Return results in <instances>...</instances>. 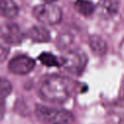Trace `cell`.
Wrapping results in <instances>:
<instances>
[{
    "label": "cell",
    "mask_w": 124,
    "mask_h": 124,
    "mask_svg": "<svg viewBox=\"0 0 124 124\" xmlns=\"http://www.w3.org/2000/svg\"><path fill=\"white\" fill-rule=\"evenodd\" d=\"M73 42V36L69 33H64L61 34L58 38H57V46L58 47L61 49L69 46Z\"/></svg>",
    "instance_id": "obj_14"
},
{
    "label": "cell",
    "mask_w": 124,
    "mask_h": 124,
    "mask_svg": "<svg viewBox=\"0 0 124 124\" xmlns=\"http://www.w3.org/2000/svg\"><path fill=\"white\" fill-rule=\"evenodd\" d=\"M13 86L11 82L8 79L0 77V99L4 100L5 98H7L11 94Z\"/></svg>",
    "instance_id": "obj_13"
},
{
    "label": "cell",
    "mask_w": 124,
    "mask_h": 124,
    "mask_svg": "<svg viewBox=\"0 0 124 124\" xmlns=\"http://www.w3.org/2000/svg\"><path fill=\"white\" fill-rule=\"evenodd\" d=\"M4 112H5V105H4V101L2 99H0V120H2L3 116H4Z\"/></svg>",
    "instance_id": "obj_16"
},
{
    "label": "cell",
    "mask_w": 124,
    "mask_h": 124,
    "mask_svg": "<svg viewBox=\"0 0 124 124\" xmlns=\"http://www.w3.org/2000/svg\"><path fill=\"white\" fill-rule=\"evenodd\" d=\"M33 15L36 19L46 25H53L61 21L62 11L61 9L51 3L38 5L33 9Z\"/></svg>",
    "instance_id": "obj_3"
},
{
    "label": "cell",
    "mask_w": 124,
    "mask_h": 124,
    "mask_svg": "<svg viewBox=\"0 0 124 124\" xmlns=\"http://www.w3.org/2000/svg\"><path fill=\"white\" fill-rule=\"evenodd\" d=\"M42 99L50 103H64L70 97V85L68 79L54 75L46 78L39 89Z\"/></svg>",
    "instance_id": "obj_1"
},
{
    "label": "cell",
    "mask_w": 124,
    "mask_h": 124,
    "mask_svg": "<svg viewBox=\"0 0 124 124\" xmlns=\"http://www.w3.org/2000/svg\"><path fill=\"white\" fill-rule=\"evenodd\" d=\"M91 50L97 55H104L108 51V45L106 41L99 35H91L88 40Z\"/></svg>",
    "instance_id": "obj_8"
},
{
    "label": "cell",
    "mask_w": 124,
    "mask_h": 124,
    "mask_svg": "<svg viewBox=\"0 0 124 124\" xmlns=\"http://www.w3.org/2000/svg\"><path fill=\"white\" fill-rule=\"evenodd\" d=\"M28 37L36 43H46L50 40L49 31L43 26H33L28 30Z\"/></svg>",
    "instance_id": "obj_7"
},
{
    "label": "cell",
    "mask_w": 124,
    "mask_h": 124,
    "mask_svg": "<svg viewBox=\"0 0 124 124\" xmlns=\"http://www.w3.org/2000/svg\"><path fill=\"white\" fill-rule=\"evenodd\" d=\"M123 121H124V118H123Z\"/></svg>",
    "instance_id": "obj_19"
},
{
    "label": "cell",
    "mask_w": 124,
    "mask_h": 124,
    "mask_svg": "<svg viewBox=\"0 0 124 124\" xmlns=\"http://www.w3.org/2000/svg\"><path fill=\"white\" fill-rule=\"evenodd\" d=\"M10 51V46L9 44L4 40V38L0 35V62H3Z\"/></svg>",
    "instance_id": "obj_15"
},
{
    "label": "cell",
    "mask_w": 124,
    "mask_h": 124,
    "mask_svg": "<svg viewBox=\"0 0 124 124\" xmlns=\"http://www.w3.org/2000/svg\"><path fill=\"white\" fill-rule=\"evenodd\" d=\"M39 120L50 124H70L74 121V115L67 109L51 108L44 105H37L35 108Z\"/></svg>",
    "instance_id": "obj_2"
},
{
    "label": "cell",
    "mask_w": 124,
    "mask_h": 124,
    "mask_svg": "<svg viewBox=\"0 0 124 124\" xmlns=\"http://www.w3.org/2000/svg\"><path fill=\"white\" fill-rule=\"evenodd\" d=\"M120 96H121V98L124 100V81L122 82V85H121V89H120Z\"/></svg>",
    "instance_id": "obj_17"
},
{
    "label": "cell",
    "mask_w": 124,
    "mask_h": 124,
    "mask_svg": "<svg viewBox=\"0 0 124 124\" xmlns=\"http://www.w3.org/2000/svg\"><path fill=\"white\" fill-rule=\"evenodd\" d=\"M76 10L84 16H91L95 11L94 4L89 0H77L75 2Z\"/></svg>",
    "instance_id": "obj_11"
},
{
    "label": "cell",
    "mask_w": 124,
    "mask_h": 124,
    "mask_svg": "<svg viewBox=\"0 0 124 124\" xmlns=\"http://www.w3.org/2000/svg\"><path fill=\"white\" fill-rule=\"evenodd\" d=\"M61 60L62 66L75 75H79L82 73L87 62L86 55L79 49H73L68 51Z\"/></svg>",
    "instance_id": "obj_4"
},
{
    "label": "cell",
    "mask_w": 124,
    "mask_h": 124,
    "mask_svg": "<svg viewBox=\"0 0 124 124\" xmlns=\"http://www.w3.org/2000/svg\"><path fill=\"white\" fill-rule=\"evenodd\" d=\"M18 14V7L14 0H0V15L7 18H14Z\"/></svg>",
    "instance_id": "obj_9"
},
{
    "label": "cell",
    "mask_w": 124,
    "mask_h": 124,
    "mask_svg": "<svg viewBox=\"0 0 124 124\" xmlns=\"http://www.w3.org/2000/svg\"><path fill=\"white\" fill-rule=\"evenodd\" d=\"M119 7V0H100V10L104 16H113Z\"/></svg>",
    "instance_id": "obj_10"
},
{
    "label": "cell",
    "mask_w": 124,
    "mask_h": 124,
    "mask_svg": "<svg viewBox=\"0 0 124 124\" xmlns=\"http://www.w3.org/2000/svg\"><path fill=\"white\" fill-rule=\"evenodd\" d=\"M35 67V61L27 55H17L9 61L8 69L16 75H26Z\"/></svg>",
    "instance_id": "obj_5"
},
{
    "label": "cell",
    "mask_w": 124,
    "mask_h": 124,
    "mask_svg": "<svg viewBox=\"0 0 124 124\" xmlns=\"http://www.w3.org/2000/svg\"><path fill=\"white\" fill-rule=\"evenodd\" d=\"M1 36L8 44H20L24 38L23 32L16 23H5L1 27Z\"/></svg>",
    "instance_id": "obj_6"
},
{
    "label": "cell",
    "mask_w": 124,
    "mask_h": 124,
    "mask_svg": "<svg viewBox=\"0 0 124 124\" xmlns=\"http://www.w3.org/2000/svg\"><path fill=\"white\" fill-rule=\"evenodd\" d=\"M39 60L42 62V64L47 67H59L62 65V60L58 59L54 54L50 52H43L39 56Z\"/></svg>",
    "instance_id": "obj_12"
},
{
    "label": "cell",
    "mask_w": 124,
    "mask_h": 124,
    "mask_svg": "<svg viewBox=\"0 0 124 124\" xmlns=\"http://www.w3.org/2000/svg\"><path fill=\"white\" fill-rule=\"evenodd\" d=\"M44 1H46V3H51V4H52V3H54V2L57 1V0H44Z\"/></svg>",
    "instance_id": "obj_18"
}]
</instances>
